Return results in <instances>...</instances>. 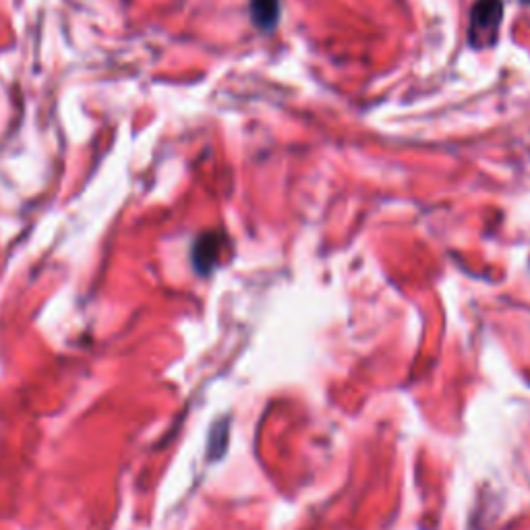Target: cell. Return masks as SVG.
<instances>
[{"instance_id":"1","label":"cell","mask_w":530,"mask_h":530,"mask_svg":"<svg viewBox=\"0 0 530 530\" xmlns=\"http://www.w3.org/2000/svg\"><path fill=\"white\" fill-rule=\"evenodd\" d=\"M504 3L502 0H477L470 11L468 42L475 50H483L495 44L499 27H502Z\"/></svg>"},{"instance_id":"2","label":"cell","mask_w":530,"mask_h":530,"mask_svg":"<svg viewBox=\"0 0 530 530\" xmlns=\"http://www.w3.org/2000/svg\"><path fill=\"white\" fill-rule=\"evenodd\" d=\"M222 243L224 237L218 232H210V234H203L201 239H197L195 249H193V261L197 265L199 272H212L214 265L220 259V251H222Z\"/></svg>"},{"instance_id":"3","label":"cell","mask_w":530,"mask_h":530,"mask_svg":"<svg viewBox=\"0 0 530 530\" xmlns=\"http://www.w3.org/2000/svg\"><path fill=\"white\" fill-rule=\"evenodd\" d=\"M251 19L261 29V32L270 34L278 27L282 5L280 0H251Z\"/></svg>"},{"instance_id":"4","label":"cell","mask_w":530,"mask_h":530,"mask_svg":"<svg viewBox=\"0 0 530 530\" xmlns=\"http://www.w3.org/2000/svg\"><path fill=\"white\" fill-rule=\"evenodd\" d=\"M520 3H524V5H530V0H520Z\"/></svg>"}]
</instances>
